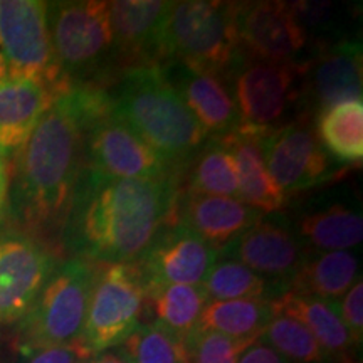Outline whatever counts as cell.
Masks as SVG:
<instances>
[{
  "mask_svg": "<svg viewBox=\"0 0 363 363\" xmlns=\"http://www.w3.org/2000/svg\"><path fill=\"white\" fill-rule=\"evenodd\" d=\"M111 110L110 91L74 84L44 113L17 150L12 180V214L30 234L62 230L71 199L86 167V133Z\"/></svg>",
  "mask_w": 363,
  "mask_h": 363,
  "instance_id": "1",
  "label": "cell"
},
{
  "mask_svg": "<svg viewBox=\"0 0 363 363\" xmlns=\"http://www.w3.org/2000/svg\"><path fill=\"white\" fill-rule=\"evenodd\" d=\"M179 192V177L115 179L84 167L61 230L66 247L94 264L135 261L172 225Z\"/></svg>",
  "mask_w": 363,
  "mask_h": 363,
  "instance_id": "2",
  "label": "cell"
},
{
  "mask_svg": "<svg viewBox=\"0 0 363 363\" xmlns=\"http://www.w3.org/2000/svg\"><path fill=\"white\" fill-rule=\"evenodd\" d=\"M110 98L113 115L179 169L207 142V133L160 66L126 69Z\"/></svg>",
  "mask_w": 363,
  "mask_h": 363,
  "instance_id": "3",
  "label": "cell"
},
{
  "mask_svg": "<svg viewBox=\"0 0 363 363\" xmlns=\"http://www.w3.org/2000/svg\"><path fill=\"white\" fill-rule=\"evenodd\" d=\"M234 2H172L162 39V66L184 65L225 74L240 51Z\"/></svg>",
  "mask_w": 363,
  "mask_h": 363,
  "instance_id": "4",
  "label": "cell"
},
{
  "mask_svg": "<svg viewBox=\"0 0 363 363\" xmlns=\"http://www.w3.org/2000/svg\"><path fill=\"white\" fill-rule=\"evenodd\" d=\"M98 264L72 257L54 271L21 320L17 347L22 355L81 340Z\"/></svg>",
  "mask_w": 363,
  "mask_h": 363,
  "instance_id": "5",
  "label": "cell"
},
{
  "mask_svg": "<svg viewBox=\"0 0 363 363\" xmlns=\"http://www.w3.org/2000/svg\"><path fill=\"white\" fill-rule=\"evenodd\" d=\"M301 71L303 59L267 61L240 49L225 72L239 110V128L266 135L291 123L289 113L301 103Z\"/></svg>",
  "mask_w": 363,
  "mask_h": 363,
  "instance_id": "6",
  "label": "cell"
},
{
  "mask_svg": "<svg viewBox=\"0 0 363 363\" xmlns=\"http://www.w3.org/2000/svg\"><path fill=\"white\" fill-rule=\"evenodd\" d=\"M48 22L57 62L72 86L96 84L94 78L116 62L108 2L48 4Z\"/></svg>",
  "mask_w": 363,
  "mask_h": 363,
  "instance_id": "7",
  "label": "cell"
},
{
  "mask_svg": "<svg viewBox=\"0 0 363 363\" xmlns=\"http://www.w3.org/2000/svg\"><path fill=\"white\" fill-rule=\"evenodd\" d=\"M0 54L9 78L40 81L61 94L72 86L54 52L45 2L0 0Z\"/></svg>",
  "mask_w": 363,
  "mask_h": 363,
  "instance_id": "8",
  "label": "cell"
},
{
  "mask_svg": "<svg viewBox=\"0 0 363 363\" xmlns=\"http://www.w3.org/2000/svg\"><path fill=\"white\" fill-rule=\"evenodd\" d=\"M145 284L135 262L98 264L81 342L93 353L118 348L142 325Z\"/></svg>",
  "mask_w": 363,
  "mask_h": 363,
  "instance_id": "9",
  "label": "cell"
},
{
  "mask_svg": "<svg viewBox=\"0 0 363 363\" xmlns=\"http://www.w3.org/2000/svg\"><path fill=\"white\" fill-rule=\"evenodd\" d=\"M86 169L115 179L162 180L179 177L180 169L165 160L118 120L113 111H106L94 120L86 133Z\"/></svg>",
  "mask_w": 363,
  "mask_h": 363,
  "instance_id": "10",
  "label": "cell"
},
{
  "mask_svg": "<svg viewBox=\"0 0 363 363\" xmlns=\"http://www.w3.org/2000/svg\"><path fill=\"white\" fill-rule=\"evenodd\" d=\"M261 150L267 172L286 195L316 187L333 177V163L308 115L262 135Z\"/></svg>",
  "mask_w": 363,
  "mask_h": 363,
  "instance_id": "11",
  "label": "cell"
},
{
  "mask_svg": "<svg viewBox=\"0 0 363 363\" xmlns=\"http://www.w3.org/2000/svg\"><path fill=\"white\" fill-rule=\"evenodd\" d=\"M217 256L238 261L286 293V286L301 266L308 249L283 216H262L256 224L222 246Z\"/></svg>",
  "mask_w": 363,
  "mask_h": 363,
  "instance_id": "12",
  "label": "cell"
},
{
  "mask_svg": "<svg viewBox=\"0 0 363 363\" xmlns=\"http://www.w3.org/2000/svg\"><path fill=\"white\" fill-rule=\"evenodd\" d=\"M56 266V257L38 238L0 233V325L26 316Z\"/></svg>",
  "mask_w": 363,
  "mask_h": 363,
  "instance_id": "13",
  "label": "cell"
},
{
  "mask_svg": "<svg viewBox=\"0 0 363 363\" xmlns=\"http://www.w3.org/2000/svg\"><path fill=\"white\" fill-rule=\"evenodd\" d=\"M217 249L185 229L172 224L162 229L148 247L136 257L145 291L157 286H202L217 259Z\"/></svg>",
  "mask_w": 363,
  "mask_h": 363,
  "instance_id": "14",
  "label": "cell"
},
{
  "mask_svg": "<svg viewBox=\"0 0 363 363\" xmlns=\"http://www.w3.org/2000/svg\"><path fill=\"white\" fill-rule=\"evenodd\" d=\"M235 34L244 52L267 61L299 62L308 35L289 2L238 4Z\"/></svg>",
  "mask_w": 363,
  "mask_h": 363,
  "instance_id": "15",
  "label": "cell"
},
{
  "mask_svg": "<svg viewBox=\"0 0 363 363\" xmlns=\"http://www.w3.org/2000/svg\"><path fill=\"white\" fill-rule=\"evenodd\" d=\"M301 99L316 115L337 103L362 99V44L342 39L318 45L303 59Z\"/></svg>",
  "mask_w": 363,
  "mask_h": 363,
  "instance_id": "16",
  "label": "cell"
},
{
  "mask_svg": "<svg viewBox=\"0 0 363 363\" xmlns=\"http://www.w3.org/2000/svg\"><path fill=\"white\" fill-rule=\"evenodd\" d=\"M172 2H108L116 62L131 67L162 66V39Z\"/></svg>",
  "mask_w": 363,
  "mask_h": 363,
  "instance_id": "17",
  "label": "cell"
},
{
  "mask_svg": "<svg viewBox=\"0 0 363 363\" xmlns=\"http://www.w3.org/2000/svg\"><path fill=\"white\" fill-rule=\"evenodd\" d=\"M160 67L207 135L216 138L239 128V110L225 74L177 62Z\"/></svg>",
  "mask_w": 363,
  "mask_h": 363,
  "instance_id": "18",
  "label": "cell"
},
{
  "mask_svg": "<svg viewBox=\"0 0 363 363\" xmlns=\"http://www.w3.org/2000/svg\"><path fill=\"white\" fill-rule=\"evenodd\" d=\"M264 214L234 197L180 190L172 224L184 225L217 251L238 238Z\"/></svg>",
  "mask_w": 363,
  "mask_h": 363,
  "instance_id": "19",
  "label": "cell"
},
{
  "mask_svg": "<svg viewBox=\"0 0 363 363\" xmlns=\"http://www.w3.org/2000/svg\"><path fill=\"white\" fill-rule=\"evenodd\" d=\"M291 225L308 251H350L363 239L362 208L343 199H328L301 208Z\"/></svg>",
  "mask_w": 363,
  "mask_h": 363,
  "instance_id": "20",
  "label": "cell"
},
{
  "mask_svg": "<svg viewBox=\"0 0 363 363\" xmlns=\"http://www.w3.org/2000/svg\"><path fill=\"white\" fill-rule=\"evenodd\" d=\"M61 96L51 86L27 78L0 83V150L17 152L52 103Z\"/></svg>",
  "mask_w": 363,
  "mask_h": 363,
  "instance_id": "21",
  "label": "cell"
},
{
  "mask_svg": "<svg viewBox=\"0 0 363 363\" xmlns=\"http://www.w3.org/2000/svg\"><path fill=\"white\" fill-rule=\"evenodd\" d=\"M259 133L238 128L224 136H216L233 155L239 177V201L261 214H276L286 203V194L267 172L261 150Z\"/></svg>",
  "mask_w": 363,
  "mask_h": 363,
  "instance_id": "22",
  "label": "cell"
},
{
  "mask_svg": "<svg viewBox=\"0 0 363 363\" xmlns=\"http://www.w3.org/2000/svg\"><path fill=\"white\" fill-rule=\"evenodd\" d=\"M360 278V257L352 251H308L286 293L338 301Z\"/></svg>",
  "mask_w": 363,
  "mask_h": 363,
  "instance_id": "23",
  "label": "cell"
},
{
  "mask_svg": "<svg viewBox=\"0 0 363 363\" xmlns=\"http://www.w3.org/2000/svg\"><path fill=\"white\" fill-rule=\"evenodd\" d=\"M276 313L291 316L311 331L328 357L345 358L357 347L350 331L345 326L337 301L303 294L283 293L272 301Z\"/></svg>",
  "mask_w": 363,
  "mask_h": 363,
  "instance_id": "24",
  "label": "cell"
},
{
  "mask_svg": "<svg viewBox=\"0 0 363 363\" xmlns=\"http://www.w3.org/2000/svg\"><path fill=\"white\" fill-rule=\"evenodd\" d=\"M315 131L325 152L340 163L363 158V101L348 99L316 115Z\"/></svg>",
  "mask_w": 363,
  "mask_h": 363,
  "instance_id": "25",
  "label": "cell"
},
{
  "mask_svg": "<svg viewBox=\"0 0 363 363\" xmlns=\"http://www.w3.org/2000/svg\"><path fill=\"white\" fill-rule=\"evenodd\" d=\"M274 315L272 301L267 299L208 301L199 318L197 330L233 340H257Z\"/></svg>",
  "mask_w": 363,
  "mask_h": 363,
  "instance_id": "26",
  "label": "cell"
},
{
  "mask_svg": "<svg viewBox=\"0 0 363 363\" xmlns=\"http://www.w3.org/2000/svg\"><path fill=\"white\" fill-rule=\"evenodd\" d=\"M208 303L202 286H157L145 291V306L152 311L155 323L162 325L177 337L187 340L197 330L199 318Z\"/></svg>",
  "mask_w": 363,
  "mask_h": 363,
  "instance_id": "27",
  "label": "cell"
},
{
  "mask_svg": "<svg viewBox=\"0 0 363 363\" xmlns=\"http://www.w3.org/2000/svg\"><path fill=\"white\" fill-rule=\"evenodd\" d=\"M185 190L203 195L239 199L235 162L220 138H212L190 158Z\"/></svg>",
  "mask_w": 363,
  "mask_h": 363,
  "instance_id": "28",
  "label": "cell"
},
{
  "mask_svg": "<svg viewBox=\"0 0 363 363\" xmlns=\"http://www.w3.org/2000/svg\"><path fill=\"white\" fill-rule=\"evenodd\" d=\"M208 301H230V299H267L274 301L283 291L271 281L249 269L238 261L217 256L211 271L202 283Z\"/></svg>",
  "mask_w": 363,
  "mask_h": 363,
  "instance_id": "29",
  "label": "cell"
},
{
  "mask_svg": "<svg viewBox=\"0 0 363 363\" xmlns=\"http://www.w3.org/2000/svg\"><path fill=\"white\" fill-rule=\"evenodd\" d=\"M116 350L130 363H190L187 343L155 321L140 325Z\"/></svg>",
  "mask_w": 363,
  "mask_h": 363,
  "instance_id": "30",
  "label": "cell"
},
{
  "mask_svg": "<svg viewBox=\"0 0 363 363\" xmlns=\"http://www.w3.org/2000/svg\"><path fill=\"white\" fill-rule=\"evenodd\" d=\"M259 340L288 363H330L311 331L291 316L276 313Z\"/></svg>",
  "mask_w": 363,
  "mask_h": 363,
  "instance_id": "31",
  "label": "cell"
},
{
  "mask_svg": "<svg viewBox=\"0 0 363 363\" xmlns=\"http://www.w3.org/2000/svg\"><path fill=\"white\" fill-rule=\"evenodd\" d=\"M256 340H233L212 331L195 330L187 340L190 363H238L240 353Z\"/></svg>",
  "mask_w": 363,
  "mask_h": 363,
  "instance_id": "32",
  "label": "cell"
},
{
  "mask_svg": "<svg viewBox=\"0 0 363 363\" xmlns=\"http://www.w3.org/2000/svg\"><path fill=\"white\" fill-rule=\"evenodd\" d=\"M340 315L345 326L350 331L355 345L362 343L363 338V284L358 279L355 284L337 301Z\"/></svg>",
  "mask_w": 363,
  "mask_h": 363,
  "instance_id": "33",
  "label": "cell"
},
{
  "mask_svg": "<svg viewBox=\"0 0 363 363\" xmlns=\"http://www.w3.org/2000/svg\"><path fill=\"white\" fill-rule=\"evenodd\" d=\"M93 357L84 343L78 340L59 347H48L24 355V363H86Z\"/></svg>",
  "mask_w": 363,
  "mask_h": 363,
  "instance_id": "34",
  "label": "cell"
},
{
  "mask_svg": "<svg viewBox=\"0 0 363 363\" xmlns=\"http://www.w3.org/2000/svg\"><path fill=\"white\" fill-rule=\"evenodd\" d=\"M238 363H288L259 338L240 353Z\"/></svg>",
  "mask_w": 363,
  "mask_h": 363,
  "instance_id": "35",
  "label": "cell"
},
{
  "mask_svg": "<svg viewBox=\"0 0 363 363\" xmlns=\"http://www.w3.org/2000/svg\"><path fill=\"white\" fill-rule=\"evenodd\" d=\"M11 172L7 165V155L0 150V219L6 212L7 199H9V185H11Z\"/></svg>",
  "mask_w": 363,
  "mask_h": 363,
  "instance_id": "36",
  "label": "cell"
},
{
  "mask_svg": "<svg viewBox=\"0 0 363 363\" xmlns=\"http://www.w3.org/2000/svg\"><path fill=\"white\" fill-rule=\"evenodd\" d=\"M86 363H130V362L126 360V358L121 355V353L118 352L116 348H113V350H108V352L98 353V355H93Z\"/></svg>",
  "mask_w": 363,
  "mask_h": 363,
  "instance_id": "37",
  "label": "cell"
},
{
  "mask_svg": "<svg viewBox=\"0 0 363 363\" xmlns=\"http://www.w3.org/2000/svg\"><path fill=\"white\" fill-rule=\"evenodd\" d=\"M9 78V72H7V65H6V59H4L2 54H0V83L4 79Z\"/></svg>",
  "mask_w": 363,
  "mask_h": 363,
  "instance_id": "38",
  "label": "cell"
}]
</instances>
